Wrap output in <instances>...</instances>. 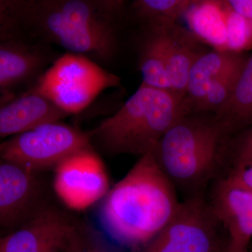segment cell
Listing matches in <instances>:
<instances>
[{
	"mask_svg": "<svg viewBox=\"0 0 252 252\" xmlns=\"http://www.w3.org/2000/svg\"><path fill=\"white\" fill-rule=\"evenodd\" d=\"M248 59L243 54L213 50L205 52L192 66L185 97L187 114H190L206 94L212 83L223 74L245 65Z\"/></svg>",
	"mask_w": 252,
	"mask_h": 252,
	"instance_id": "15",
	"label": "cell"
},
{
	"mask_svg": "<svg viewBox=\"0 0 252 252\" xmlns=\"http://www.w3.org/2000/svg\"><path fill=\"white\" fill-rule=\"evenodd\" d=\"M221 158L230 168L252 161V125L225 138Z\"/></svg>",
	"mask_w": 252,
	"mask_h": 252,
	"instance_id": "22",
	"label": "cell"
},
{
	"mask_svg": "<svg viewBox=\"0 0 252 252\" xmlns=\"http://www.w3.org/2000/svg\"><path fill=\"white\" fill-rule=\"evenodd\" d=\"M69 116L48 97L28 91L1 104L0 137H13Z\"/></svg>",
	"mask_w": 252,
	"mask_h": 252,
	"instance_id": "12",
	"label": "cell"
},
{
	"mask_svg": "<svg viewBox=\"0 0 252 252\" xmlns=\"http://www.w3.org/2000/svg\"><path fill=\"white\" fill-rule=\"evenodd\" d=\"M127 13L120 0H1L0 40L59 46L109 62L119 49V28Z\"/></svg>",
	"mask_w": 252,
	"mask_h": 252,
	"instance_id": "1",
	"label": "cell"
},
{
	"mask_svg": "<svg viewBox=\"0 0 252 252\" xmlns=\"http://www.w3.org/2000/svg\"></svg>",
	"mask_w": 252,
	"mask_h": 252,
	"instance_id": "28",
	"label": "cell"
},
{
	"mask_svg": "<svg viewBox=\"0 0 252 252\" xmlns=\"http://www.w3.org/2000/svg\"><path fill=\"white\" fill-rule=\"evenodd\" d=\"M120 79L83 55H62L28 91L38 93L72 115L87 107Z\"/></svg>",
	"mask_w": 252,
	"mask_h": 252,
	"instance_id": "5",
	"label": "cell"
},
{
	"mask_svg": "<svg viewBox=\"0 0 252 252\" xmlns=\"http://www.w3.org/2000/svg\"><path fill=\"white\" fill-rule=\"evenodd\" d=\"M223 179L230 185L252 192V161L231 167Z\"/></svg>",
	"mask_w": 252,
	"mask_h": 252,
	"instance_id": "23",
	"label": "cell"
},
{
	"mask_svg": "<svg viewBox=\"0 0 252 252\" xmlns=\"http://www.w3.org/2000/svg\"><path fill=\"white\" fill-rule=\"evenodd\" d=\"M228 137L214 114L182 116L153 149L157 163L175 189L189 197L203 194L222 167L221 150Z\"/></svg>",
	"mask_w": 252,
	"mask_h": 252,
	"instance_id": "3",
	"label": "cell"
},
{
	"mask_svg": "<svg viewBox=\"0 0 252 252\" xmlns=\"http://www.w3.org/2000/svg\"><path fill=\"white\" fill-rule=\"evenodd\" d=\"M37 172L14 162L0 164V224L14 231L47 206L43 200L44 186Z\"/></svg>",
	"mask_w": 252,
	"mask_h": 252,
	"instance_id": "10",
	"label": "cell"
},
{
	"mask_svg": "<svg viewBox=\"0 0 252 252\" xmlns=\"http://www.w3.org/2000/svg\"><path fill=\"white\" fill-rule=\"evenodd\" d=\"M220 220L203 194L180 203L177 213L139 252H219Z\"/></svg>",
	"mask_w": 252,
	"mask_h": 252,
	"instance_id": "7",
	"label": "cell"
},
{
	"mask_svg": "<svg viewBox=\"0 0 252 252\" xmlns=\"http://www.w3.org/2000/svg\"><path fill=\"white\" fill-rule=\"evenodd\" d=\"M87 233L65 212L46 206L0 240V252H74Z\"/></svg>",
	"mask_w": 252,
	"mask_h": 252,
	"instance_id": "8",
	"label": "cell"
},
{
	"mask_svg": "<svg viewBox=\"0 0 252 252\" xmlns=\"http://www.w3.org/2000/svg\"><path fill=\"white\" fill-rule=\"evenodd\" d=\"M194 1L195 0H136L127 9V18L136 20L140 26L175 24Z\"/></svg>",
	"mask_w": 252,
	"mask_h": 252,
	"instance_id": "19",
	"label": "cell"
},
{
	"mask_svg": "<svg viewBox=\"0 0 252 252\" xmlns=\"http://www.w3.org/2000/svg\"><path fill=\"white\" fill-rule=\"evenodd\" d=\"M54 170L55 192L69 209L85 210L109 192L108 175L92 147L72 154Z\"/></svg>",
	"mask_w": 252,
	"mask_h": 252,
	"instance_id": "9",
	"label": "cell"
},
{
	"mask_svg": "<svg viewBox=\"0 0 252 252\" xmlns=\"http://www.w3.org/2000/svg\"><path fill=\"white\" fill-rule=\"evenodd\" d=\"M244 66L223 74L212 83L203 100L191 113H206L215 115L220 112L229 99Z\"/></svg>",
	"mask_w": 252,
	"mask_h": 252,
	"instance_id": "20",
	"label": "cell"
},
{
	"mask_svg": "<svg viewBox=\"0 0 252 252\" xmlns=\"http://www.w3.org/2000/svg\"><path fill=\"white\" fill-rule=\"evenodd\" d=\"M245 252H249L248 250H247V251Z\"/></svg>",
	"mask_w": 252,
	"mask_h": 252,
	"instance_id": "27",
	"label": "cell"
},
{
	"mask_svg": "<svg viewBox=\"0 0 252 252\" xmlns=\"http://www.w3.org/2000/svg\"><path fill=\"white\" fill-rule=\"evenodd\" d=\"M225 2L235 12L252 21V0H228Z\"/></svg>",
	"mask_w": 252,
	"mask_h": 252,
	"instance_id": "25",
	"label": "cell"
},
{
	"mask_svg": "<svg viewBox=\"0 0 252 252\" xmlns=\"http://www.w3.org/2000/svg\"><path fill=\"white\" fill-rule=\"evenodd\" d=\"M185 97L142 84L114 115L91 131V142L112 154L144 155L182 116Z\"/></svg>",
	"mask_w": 252,
	"mask_h": 252,
	"instance_id": "4",
	"label": "cell"
},
{
	"mask_svg": "<svg viewBox=\"0 0 252 252\" xmlns=\"http://www.w3.org/2000/svg\"><path fill=\"white\" fill-rule=\"evenodd\" d=\"M92 147L90 132L49 123L13 136L0 146L1 160L34 172L55 168L72 154Z\"/></svg>",
	"mask_w": 252,
	"mask_h": 252,
	"instance_id": "6",
	"label": "cell"
},
{
	"mask_svg": "<svg viewBox=\"0 0 252 252\" xmlns=\"http://www.w3.org/2000/svg\"><path fill=\"white\" fill-rule=\"evenodd\" d=\"M180 203L152 151L109 189L102 200L99 218L117 243L140 250L166 226Z\"/></svg>",
	"mask_w": 252,
	"mask_h": 252,
	"instance_id": "2",
	"label": "cell"
},
{
	"mask_svg": "<svg viewBox=\"0 0 252 252\" xmlns=\"http://www.w3.org/2000/svg\"><path fill=\"white\" fill-rule=\"evenodd\" d=\"M142 31L138 44V65L143 79L142 84L173 92L166 57L157 28L142 26Z\"/></svg>",
	"mask_w": 252,
	"mask_h": 252,
	"instance_id": "17",
	"label": "cell"
},
{
	"mask_svg": "<svg viewBox=\"0 0 252 252\" xmlns=\"http://www.w3.org/2000/svg\"><path fill=\"white\" fill-rule=\"evenodd\" d=\"M185 15L190 32L199 40L215 50L228 51L223 1L195 0Z\"/></svg>",
	"mask_w": 252,
	"mask_h": 252,
	"instance_id": "16",
	"label": "cell"
},
{
	"mask_svg": "<svg viewBox=\"0 0 252 252\" xmlns=\"http://www.w3.org/2000/svg\"><path fill=\"white\" fill-rule=\"evenodd\" d=\"M160 35L166 57L172 91L185 97L189 72L195 61L206 51L193 33L175 24L153 26Z\"/></svg>",
	"mask_w": 252,
	"mask_h": 252,
	"instance_id": "14",
	"label": "cell"
},
{
	"mask_svg": "<svg viewBox=\"0 0 252 252\" xmlns=\"http://www.w3.org/2000/svg\"><path fill=\"white\" fill-rule=\"evenodd\" d=\"M223 3L228 51L241 54L252 47V21L230 9L225 1Z\"/></svg>",
	"mask_w": 252,
	"mask_h": 252,
	"instance_id": "21",
	"label": "cell"
},
{
	"mask_svg": "<svg viewBox=\"0 0 252 252\" xmlns=\"http://www.w3.org/2000/svg\"><path fill=\"white\" fill-rule=\"evenodd\" d=\"M215 117L228 136L252 125V56L242 69L228 102Z\"/></svg>",
	"mask_w": 252,
	"mask_h": 252,
	"instance_id": "18",
	"label": "cell"
},
{
	"mask_svg": "<svg viewBox=\"0 0 252 252\" xmlns=\"http://www.w3.org/2000/svg\"><path fill=\"white\" fill-rule=\"evenodd\" d=\"M210 205L220 223L230 235V243L247 251L252 238V192L230 185L224 179L217 182Z\"/></svg>",
	"mask_w": 252,
	"mask_h": 252,
	"instance_id": "13",
	"label": "cell"
},
{
	"mask_svg": "<svg viewBox=\"0 0 252 252\" xmlns=\"http://www.w3.org/2000/svg\"><path fill=\"white\" fill-rule=\"evenodd\" d=\"M95 239L86 235L84 241L74 252H117L110 245Z\"/></svg>",
	"mask_w": 252,
	"mask_h": 252,
	"instance_id": "24",
	"label": "cell"
},
{
	"mask_svg": "<svg viewBox=\"0 0 252 252\" xmlns=\"http://www.w3.org/2000/svg\"><path fill=\"white\" fill-rule=\"evenodd\" d=\"M61 56L52 46L17 39L0 40L1 104L16 97L18 88L35 83Z\"/></svg>",
	"mask_w": 252,
	"mask_h": 252,
	"instance_id": "11",
	"label": "cell"
},
{
	"mask_svg": "<svg viewBox=\"0 0 252 252\" xmlns=\"http://www.w3.org/2000/svg\"><path fill=\"white\" fill-rule=\"evenodd\" d=\"M246 251H242L240 249L237 248L234 245H232L229 243L228 245V249H227L226 252H245Z\"/></svg>",
	"mask_w": 252,
	"mask_h": 252,
	"instance_id": "26",
	"label": "cell"
}]
</instances>
